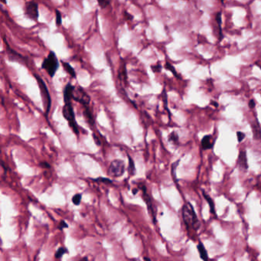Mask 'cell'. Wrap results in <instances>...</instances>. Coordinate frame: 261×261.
Masks as SVG:
<instances>
[{"label": "cell", "mask_w": 261, "mask_h": 261, "mask_svg": "<svg viewBox=\"0 0 261 261\" xmlns=\"http://www.w3.org/2000/svg\"><path fill=\"white\" fill-rule=\"evenodd\" d=\"M182 215L187 228H192L195 231H198L200 228V221L195 212V208L190 202H187L182 206Z\"/></svg>", "instance_id": "obj_1"}, {"label": "cell", "mask_w": 261, "mask_h": 261, "mask_svg": "<svg viewBox=\"0 0 261 261\" xmlns=\"http://www.w3.org/2000/svg\"><path fill=\"white\" fill-rule=\"evenodd\" d=\"M59 66L60 63L55 52L50 51L48 56L42 61L41 68L44 69L51 77H54L55 73L59 68Z\"/></svg>", "instance_id": "obj_2"}, {"label": "cell", "mask_w": 261, "mask_h": 261, "mask_svg": "<svg viewBox=\"0 0 261 261\" xmlns=\"http://www.w3.org/2000/svg\"><path fill=\"white\" fill-rule=\"evenodd\" d=\"M62 114L64 118L68 121V125L71 127L72 131L77 136H78L79 133H80V131H79L78 125H77V121H76L75 113H74V107L71 104V101L65 103V105H64L62 109Z\"/></svg>", "instance_id": "obj_3"}, {"label": "cell", "mask_w": 261, "mask_h": 261, "mask_svg": "<svg viewBox=\"0 0 261 261\" xmlns=\"http://www.w3.org/2000/svg\"><path fill=\"white\" fill-rule=\"evenodd\" d=\"M34 77L37 80V82H38V86H39L40 90H41V94L42 96L43 104L45 108V116L47 117L48 115H49V112H50L51 107V94L49 93V88L47 87L45 81L42 80V78L40 77L38 75H36L35 74H34Z\"/></svg>", "instance_id": "obj_4"}, {"label": "cell", "mask_w": 261, "mask_h": 261, "mask_svg": "<svg viewBox=\"0 0 261 261\" xmlns=\"http://www.w3.org/2000/svg\"><path fill=\"white\" fill-rule=\"evenodd\" d=\"M125 172V163L120 159H114L110 162L107 173L110 176L118 178L124 175Z\"/></svg>", "instance_id": "obj_5"}, {"label": "cell", "mask_w": 261, "mask_h": 261, "mask_svg": "<svg viewBox=\"0 0 261 261\" xmlns=\"http://www.w3.org/2000/svg\"><path fill=\"white\" fill-rule=\"evenodd\" d=\"M73 100H75L76 102L82 104L84 108L89 107V104L90 103V97L81 87H77V89L75 88L74 92Z\"/></svg>", "instance_id": "obj_6"}, {"label": "cell", "mask_w": 261, "mask_h": 261, "mask_svg": "<svg viewBox=\"0 0 261 261\" xmlns=\"http://www.w3.org/2000/svg\"><path fill=\"white\" fill-rule=\"evenodd\" d=\"M24 9H25V16H27L28 18L35 22H38L39 11H38V4L37 2H33V1L26 2Z\"/></svg>", "instance_id": "obj_7"}, {"label": "cell", "mask_w": 261, "mask_h": 261, "mask_svg": "<svg viewBox=\"0 0 261 261\" xmlns=\"http://www.w3.org/2000/svg\"><path fill=\"white\" fill-rule=\"evenodd\" d=\"M3 40L4 42H5V45H6V51H7V54L9 57V59L11 60V61H18V62H23L24 64H25L26 61H27L26 57L22 56V54L18 53V52L15 51V50H13L12 49H11V47L9 46L7 40H6L5 37H3Z\"/></svg>", "instance_id": "obj_8"}, {"label": "cell", "mask_w": 261, "mask_h": 261, "mask_svg": "<svg viewBox=\"0 0 261 261\" xmlns=\"http://www.w3.org/2000/svg\"><path fill=\"white\" fill-rule=\"evenodd\" d=\"M75 90V87L73 86L71 83H68L63 90V96H64V102H69L73 100L74 92Z\"/></svg>", "instance_id": "obj_9"}, {"label": "cell", "mask_w": 261, "mask_h": 261, "mask_svg": "<svg viewBox=\"0 0 261 261\" xmlns=\"http://www.w3.org/2000/svg\"><path fill=\"white\" fill-rule=\"evenodd\" d=\"M215 144V140H213V137L211 135H206L204 137L202 138L201 142V145L202 149L204 150H207V149H211L214 146Z\"/></svg>", "instance_id": "obj_10"}, {"label": "cell", "mask_w": 261, "mask_h": 261, "mask_svg": "<svg viewBox=\"0 0 261 261\" xmlns=\"http://www.w3.org/2000/svg\"><path fill=\"white\" fill-rule=\"evenodd\" d=\"M237 164L239 165V166L243 169L244 171H247L248 169V162H247V153H246V151L245 150H240L239 153V156H238V160H237Z\"/></svg>", "instance_id": "obj_11"}, {"label": "cell", "mask_w": 261, "mask_h": 261, "mask_svg": "<svg viewBox=\"0 0 261 261\" xmlns=\"http://www.w3.org/2000/svg\"><path fill=\"white\" fill-rule=\"evenodd\" d=\"M143 197H144V200H145L146 203L147 204V207H148V210L149 211L151 215H152V218H153L154 222H156V214H155V211L153 210V205H152V201H151L150 198L147 195L146 191V188L144 187L143 188Z\"/></svg>", "instance_id": "obj_12"}, {"label": "cell", "mask_w": 261, "mask_h": 261, "mask_svg": "<svg viewBox=\"0 0 261 261\" xmlns=\"http://www.w3.org/2000/svg\"><path fill=\"white\" fill-rule=\"evenodd\" d=\"M84 116L85 117V120L87 122L90 126H93L95 124V119L93 116V112L90 110V107H85L84 110Z\"/></svg>", "instance_id": "obj_13"}, {"label": "cell", "mask_w": 261, "mask_h": 261, "mask_svg": "<svg viewBox=\"0 0 261 261\" xmlns=\"http://www.w3.org/2000/svg\"><path fill=\"white\" fill-rule=\"evenodd\" d=\"M252 131L254 133V139L256 140H261V127L260 126L257 118H256V122L252 124Z\"/></svg>", "instance_id": "obj_14"}, {"label": "cell", "mask_w": 261, "mask_h": 261, "mask_svg": "<svg viewBox=\"0 0 261 261\" xmlns=\"http://www.w3.org/2000/svg\"><path fill=\"white\" fill-rule=\"evenodd\" d=\"M197 248H198V251L199 253L201 259L203 261H208V254H207V251L204 247V243L201 241H199L197 245Z\"/></svg>", "instance_id": "obj_15"}, {"label": "cell", "mask_w": 261, "mask_h": 261, "mask_svg": "<svg viewBox=\"0 0 261 261\" xmlns=\"http://www.w3.org/2000/svg\"><path fill=\"white\" fill-rule=\"evenodd\" d=\"M203 196L204 198L205 199L206 201L207 202V204H209V207H210V211H211V213L212 215H214L215 216H216V211H215V202H214V200L212 199L211 196L209 195H207L205 191H203Z\"/></svg>", "instance_id": "obj_16"}, {"label": "cell", "mask_w": 261, "mask_h": 261, "mask_svg": "<svg viewBox=\"0 0 261 261\" xmlns=\"http://www.w3.org/2000/svg\"><path fill=\"white\" fill-rule=\"evenodd\" d=\"M61 64H62L63 68H64V69H65V71H66L67 73H68V74H69V75H70L71 77H72V78H76V77H77V74H76L75 70L74 69V68H72V67L71 66L70 64L68 62H65V61H61Z\"/></svg>", "instance_id": "obj_17"}, {"label": "cell", "mask_w": 261, "mask_h": 261, "mask_svg": "<svg viewBox=\"0 0 261 261\" xmlns=\"http://www.w3.org/2000/svg\"><path fill=\"white\" fill-rule=\"evenodd\" d=\"M127 157L129 159V168H128V172H129V175L132 176V175H134L136 173V168H135V164L134 162L132 160V159L131 158V156L129 155H127Z\"/></svg>", "instance_id": "obj_18"}, {"label": "cell", "mask_w": 261, "mask_h": 261, "mask_svg": "<svg viewBox=\"0 0 261 261\" xmlns=\"http://www.w3.org/2000/svg\"><path fill=\"white\" fill-rule=\"evenodd\" d=\"M168 140L169 142H172L174 144H179V136L178 135V133L175 131L172 132L168 135Z\"/></svg>", "instance_id": "obj_19"}, {"label": "cell", "mask_w": 261, "mask_h": 261, "mask_svg": "<svg viewBox=\"0 0 261 261\" xmlns=\"http://www.w3.org/2000/svg\"><path fill=\"white\" fill-rule=\"evenodd\" d=\"M165 68L166 70H168V71H169L172 72V74H173V75L175 76V77H177V78H179V79L181 78V77L179 75V74H178L177 71H176V70H175V68H174L173 65H171L170 63H168V62L165 63Z\"/></svg>", "instance_id": "obj_20"}, {"label": "cell", "mask_w": 261, "mask_h": 261, "mask_svg": "<svg viewBox=\"0 0 261 261\" xmlns=\"http://www.w3.org/2000/svg\"><path fill=\"white\" fill-rule=\"evenodd\" d=\"M55 22L57 27L61 26V23H62V15H61V12L57 9L55 10Z\"/></svg>", "instance_id": "obj_21"}, {"label": "cell", "mask_w": 261, "mask_h": 261, "mask_svg": "<svg viewBox=\"0 0 261 261\" xmlns=\"http://www.w3.org/2000/svg\"><path fill=\"white\" fill-rule=\"evenodd\" d=\"M162 94H163V102H164V105H165V108L166 109V110L168 111V114H169V119H171V112H170L169 109L168 108L167 105H168V99H167V93L166 91H165V90H163V92H162Z\"/></svg>", "instance_id": "obj_22"}, {"label": "cell", "mask_w": 261, "mask_h": 261, "mask_svg": "<svg viewBox=\"0 0 261 261\" xmlns=\"http://www.w3.org/2000/svg\"><path fill=\"white\" fill-rule=\"evenodd\" d=\"M67 252H68V250H67L65 247H60V248H58V250L56 251L54 256H55V257L57 258V259H59V258H61L64 254H66Z\"/></svg>", "instance_id": "obj_23"}, {"label": "cell", "mask_w": 261, "mask_h": 261, "mask_svg": "<svg viewBox=\"0 0 261 261\" xmlns=\"http://www.w3.org/2000/svg\"><path fill=\"white\" fill-rule=\"evenodd\" d=\"M81 199H82V195L81 194H76L75 195H74L73 198H72V202L75 205H79L81 204Z\"/></svg>", "instance_id": "obj_24"}, {"label": "cell", "mask_w": 261, "mask_h": 261, "mask_svg": "<svg viewBox=\"0 0 261 261\" xmlns=\"http://www.w3.org/2000/svg\"><path fill=\"white\" fill-rule=\"evenodd\" d=\"M222 14H221V12H218V13L216 14V22L218 23V25H219V27H221V24H222Z\"/></svg>", "instance_id": "obj_25"}, {"label": "cell", "mask_w": 261, "mask_h": 261, "mask_svg": "<svg viewBox=\"0 0 261 261\" xmlns=\"http://www.w3.org/2000/svg\"><path fill=\"white\" fill-rule=\"evenodd\" d=\"M151 68H152V71L155 72V73H159V72L161 71L162 68V65H160L159 63H158L157 65H152V66H151Z\"/></svg>", "instance_id": "obj_26"}, {"label": "cell", "mask_w": 261, "mask_h": 261, "mask_svg": "<svg viewBox=\"0 0 261 261\" xmlns=\"http://www.w3.org/2000/svg\"><path fill=\"white\" fill-rule=\"evenodd\" d=\"M245 136H245V134L243 132H240V131L237 132V141L239 143H240L243 140H244Z\"/></svg>", "instance_id": "obj_27"}, {"label": "cell", "mask_w": 261, "mask_h": 261, "mask_svg": "<svg viewBox=\"0 0 261 261\" xmlns=\"http://www.w3.org/2000/svg\"><path fill=\"white\" fill-rule=\"evenodd\" d=\"M110 1H106V0H103V1H98L99 6H100V8H106L107 6H108V5H110Z\"/></svg>", "instance_id": "obj_28"}, {"label": "cell", "mask_w": 261, "mask_h": 261, "mask_svg": "<svg viewBox=\"0 0 261 261\" xmlns=\"http://www.w3.org/2000/svg\"><path fill=\"white\" fill-rule=\"evenodd\" d=\"M96 181L97 182H104V183H107V184H110L112 183V181L109 179H107V178H98V179H95Z\"/></svg>", "instance_id": "obj_29"}, {"label": "cell", "mask_w": 261, "mask_h": 261, "mask_svg": "<svg viewBox=\"0 0 261 261\" xmlns=\"http://www.w3.org/2000/svg\"><path fill=\"white\" fill-rule=\"evenodd\" d=\"M68 227V225L66 224V222L64 221H61L60 222L58 227H57V229H58V230H60V231H62L63 229L67 228Z\"/></svg>", "instance_id": "obj_30"}, {"label": "cell", "mask_w": 261, "mask_h": 261, "mask_svg": "<svg viewBox=\"0 0 261 261\" xmlns=\"http://www.w3.org/2000/svg\"><path fill=\"white\" fill-rule=\"evenodd\" d=\"M248 107H249V108H250V109H254V108H255V107H256V103H255V101H254V100H250V101H249L248 102Z\"/></svg>", "instance_id": "obj_31"}, {"label": "cell", "mask_w": 261, "mask_h": 261, "mask_svg": "<svg viewBox=\"0 0 261 261\" xmlns=\"http://www.w3.org/2000/svg\"><path fill=\"white\" fill-rule=\"evenodd\" d=\"M39 165H41V167H43V168H49L51 167L50 164L48 162H41L40 163Z\"/></svg>", "instance_id": "obj_32"}, {"label": "cell", "mask_w": 261, "mask_h": 261, "mask_svg": "<svg viewBox=\"0 0 261 261\" xmlns=\"http://www.w3.org/2000/svg\"><path fill=\"white\" fill-rule=\"evenodd\" d=\"M124 15H125V17L126 18V19L128 20H132V18H133V16H132V15L129 14V12H127L126 11L124 12Z\"/></svg>", "instance_id": "obj_33"}, {"label": "cell", "mask_w": 261, "mask_h": 261, "mask_svg": "<svg viewBox=\"0 0 261 261\" xmlns=\"http://www.w3.org/2000/svg\"><path fill=\"white\" fill-rule=\"evenodd\" d=\"M93 140H94V142L96 143V144H97V145H99V146L101 145V143H100V140H99L98 138L96 137L95 134L93 135Z\"/></svg>", "instance_id": "obj_34"}, {"label": "cell", "mask_w": 261, "mask_h": 261, "mask_svg": "<svg viewBox=\"0 0 261 261\" xmlns=\"http://www.w3.org/2000/svg\"><path fill=\"white\" fill-rule=\"evenodd\" d=\"M211 104H212L214 107H218V103L216 102V101H214V100H211Z\"/></svg>", "instance_id": "obj_35"}, {"label": "cell", "mask_w": 261, "mask_h": 261, "mask_svg": "<svg viewBox=\"0 0 261 261\" xmlns=\"http://www.w3.org/2000/svg\"><path fill=\"white\" fill-rule=\"evenodd\" d=\"M78 261H88V259H87V257H83V258H81V259H80Z\"/></svg>", "instance_id": "obj_36"}, {"label": "cell", "mask_w": 261, "mask_h": 261, "mask_svg": "<svg viewBox=\"0 0 261 261\" xmlns=\"http://www.w3.org/2000/svg\"><path fill=\"white\" fill-rule=\"evenodd\" d=\"M144 261H151V260L148 257H145L144 258Z\"/></svg>", "instance_id": "obj_37"}]
</instances>
